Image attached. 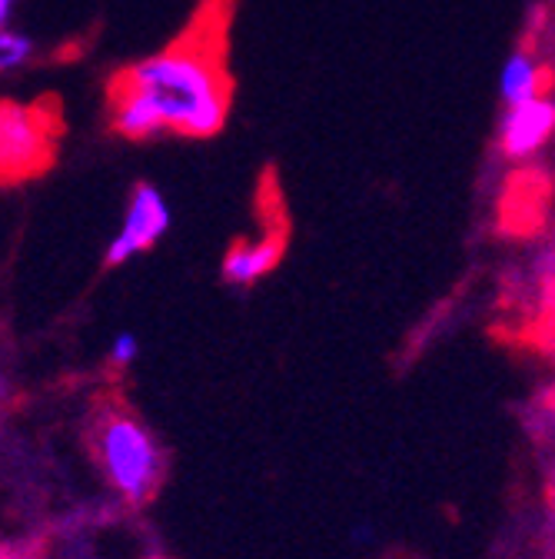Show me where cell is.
Wrapping results in <instances>:
<instances>
[{
  "label": "cell",
  "instance_id": "cell-5",
  "mask_svg": "<svg viewBox=\"0 0 555 559\" xmlns=\"http://www.w3.org/2000/svg\"><path fill=\"white\" fill-rule=\"evenodd\" d=\"M552 130H555V100L539 97L522 107H506V117L499 123V144L509 157H529L545 144Z\"/></svg>",
  "mask_w": 555,
  "mask_h": 559
},
{
  "label": "cell",
  "instance_id": "cell-7",
  "mask_svg": "<svg viewBox=\"0 0 555 559\" xmlns=\"http://www.w3.org/2000/svg\"><path fill=\"white\" fill-rule=\"evenodd\" d=\"M542 84H545V74L539 70V63L526 50H516L499 74V97L506 107H522L542 97Z\"/></svg>",
  "mask_w": 555,
  "mask_h": 559
},
{
  "label": "cell",
  "instance_id": "cell-8",
  "mask_svg": "<svg viewBox=\"0 0 555 559\" xmlns=\"http://www.w3.org/2000/svg\"><path fill=\"white\" fill-rule=\"evenodd\" d=\"M37 47L24 31H14V27L0 31V70H4V74H14V70L27 67Z\"/></svg>",
  "mask_w": 555,
  "mask_h": 559
},
{
  "label": "cell",
  "instance_id": "cell-4",
  "mask_svg": "<svg viewBox=\"0 0 555 559\" xmlns=\"http://www.w3.org/2000/svg\"><path fill=\"white\" fill-rule=\"evenodd\" d=\"M0 157H4V177H27L40 170L50 157V127L47 114L27 104L8 100L0 110Z\"/></svg>",
  "mask_w": 555,
  "mask_h": 559
},
{
  "label": "cell",
  "instance_id": "cell-1",
  "mask_svg": "<svg viewBox=\"0 0 555 559\" xmlns=\"http://www.w3.org/2000/svg\"><path fill=\"white\" fill-rule=\"evenodd\" d=\"M227 110L230 81L217 50L190 37L130 63L110 91V123L130 140L157 133L214 136L224 130Z\"/></svg>",
  "mask_w": 555,
  "mask_h": 559
},
{
  "label": "cell",
  "instance_id": "cell-2",
  "mask_svg": "<svg viewBox=\"0 0 555 559\" xmlns=\"http://www.w3.org/2000/svg\"><path fill=\"white\" fill-rule=\"evenodd\" d=\"M100 460L113 489L130 503H144L160 483V450L130 416L107 419L100 433Z\"/></svg>",
  "mask_w": 555,
  "mask_h": 559
},
{
  "label": "cell",
  "instance_id": "cell-9",
  "mask_svg": "<svg viewBox=\"0 0 555 559\" xmlns=\"http://www.w3.org/2000/svg\"><path fill=\"white\" fill-rule=\"evenodd\" d=\"M136 354H141V340H136V333L123 330L113 336V346H110V360L117 367H130L136 360Z\"/></svg>",
  "mask_w": 555,
  "mask_h": 559
},
{
  "label": "cell",
  "instance_id": "cell-6",
  "mask_svg": "<svg viewBox=\"0 0 555 559\" xmlns=\"http://www.w3.org/2000/svg\"><path fill=\"white\" fill-rule=\"evenodd\" d=\"M283 247H287V234H269L256 243H237L224 257V276L237 287H250L280 263Z\"/></svg>",
  "mask_w": 555,
  "mask_h": 559
},
{
  "label": "cell",
  "instance_id": "cell-10",
  "mask_svg": "<svg viewBox=\"0 0 555 559\" xmlns=\"http://www.w3.org/2000/svg\"><path fill=\"white\" fill-rule=\"evenodd\" d=\"M14 8H17V0H0V31H11Z\"/></svg>",
  "mask_w": 555,
  "mask_h": 559
},
{
  "label": "cell",
  "instance_id": "cell-3",
  "mask_svg": "<svg viewBox=\"0 0 555 559\" xmlns=\"http://www.w3.org/2000/svg\"><path fill=\"white\" fill-rule=\"evenodd\" d=\"M173 227V214L170 203L164 200V193L154 183H136L130 200H126V214L120 230L113 234V240L107 243V266H120L126 260H133L136 253L150 250L157 240L167 237V230Z\"/></svg>",
  "mask_w": 555,
  "mask_h": 559
}]
</instances>
